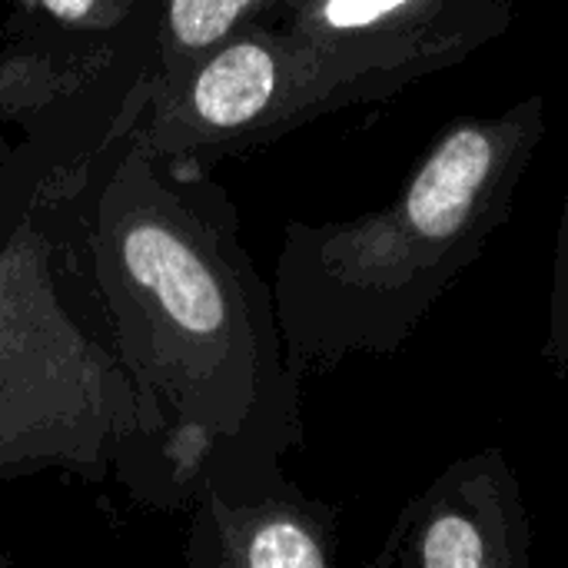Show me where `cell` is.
<instances>
[{
  "instance_id": "cell-6",
  "label": "cell",
  "mask_w": 568,
  "mask_h": 568,
  "mask_svg": "<svg viewBox=\"0 0 568 568\" xmlns=\"http://www.w3.org/2000/svg\"><path fill=\"white\" fill-rule=\"evenodd\" d=\"M542 363L552 369L556 379L568 376V180L556 230V253H552V290H549V316H546V339L539 349Z\"/></svg>"
},
{
  "instance_id": "cell-4",
  "label": "cell",
  "mask_w": 568,
  "mask_h": 568,
  "mask_svg": "<svg viewBox=\"0 0 568 568\" xmlns=\"http://www.w3.org/2000/svg\"><path fill=\"white\" fill-rule=\"evenodd\" d=\"M130 273L160 296L163 310L193 336H216L226 326V296L216 273L170 230L143 223L123 243Z\"/></svg>"
},
{
  "instance_id": "cell-5",
  "label": "cell",
  "mask_w": 568,
  "mask_h": 568,
  "mask_svg": "<svg viewBox=\"0 0 568 568\" xmlns=\"http://www.w3.org/2000/svg\"><path fill=\"white\" fill-rule=\"evenodd\" d=\"M273 63L256 37L226 43L193 83V110L213 130H243L266 120Z\"/></svg>"
},
{
  "instance_id": "cell-7",
  "label": "cell",
  "mask_w": 568,
  "mask_h": 568,
  "mask_svg": "<svg viewBox=\"0 0 568 568\" xmlns=\"http://www.w3.org/2000/svg\"><path fill=\"white\" fill-rule=\"evenodd\" d=\"M253 3L256 0H173V33L183 47L206 50L220 43Z\"/></svg>"
},
{
  "instance_id": "cell-8",
  "label": "cell",
  "mask_w": 568,
  "mask_h": 568,
  "mask_svg": "<svg viewBox=\"0 0 568 568\" xmlns=\"http://www.w3.org/2000/svg\"><path fill=\"white\" fill-rule=\"evenodd\" d=\"M50 3V10H57L60 17H80L87 7H90V0H47Z\"/></svg>"
},
{
  "instance_id": "cell-3",
  "label": "cell",
  "mask_w": 568,
  "mask_h": 568,
  "mask_svg": "<svg viewBox=\"0 0 568 568\" xmlns=\"http://www.w3.org/2000/svg\"><path fill=\"white\" fill-rule=\"evenodd\" d=\"M532 523L499 446L456 459L396 516L369 568H526Z\"/></svg>"
},
{
  "instance_id": "cell-2",
  "label": "cell",
  "mask_w": 568,
  "mask_h": 568,
  "mask_svg": "<svg viewBox=\"0 0 568 568\" xmlns=\"http://www.w3.org/2000/svg\"><path fill=\"white\" fill-rule=\"evenodd\" d=\"M293 27L256 37L273 63L266 120H303L403 93L503 37L513 0H290ZM263 120V123H266Z\"/></svg>"
},
{
  "instance_id": "cell-1",
  "label": "cell",
  "mask_w": 568,
  "mask_h": 568,
  "mask_svg": "<svg viewBox=\"0 0 568 568\" xmlns=\"http://www.w3.org/2000/svg\"><path fill=\"white\" fill-rule=\"evenodd\" d=\"M546 123L542 93L459 120L433 140L393 203L343 223L300 226L283 260L296 373L396 356L509 223Z\"/></svg>"
}]
</instances>
